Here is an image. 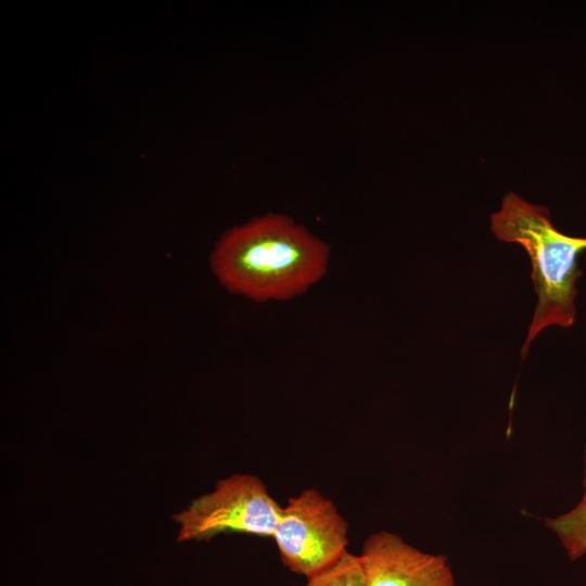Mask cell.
<instances>
[{"mask_svg": "<svg viewBox=\"0 0 586 586\" xmlns=\"http://www.w3.org/2000/svg\"><path fill=\"white\" fill-rule=\"evenodd\" d=\"M329 246L283 214L268 213L227 231L211 266L229 292L255 302L294 298L327 273Z\"/></svg>", "mask_w": 586, "mask_h": 586, "instance_id": "1", "label": "cell"}, {"mask_svg": "<svg viewBox=\"0 0 586 586\" xmlns=\"http://www.w3.org/2000/svg\"><path fill=\"white\" fill-rule=\"evenodd\" d=\"M491 221L498 240L519 243L531 258L537 305L521 351L525 357L543 329L574 324L576 280L582 276L577 259L586 251V238L560 232L545 206L528 203L513 192L502 199Z\"/></svg>", "mask_w": 586, "mask_h": 586, "instance_id": "2", "label": "cell"}, {"mask_svg": "<svg viewBox=\"0 0 586 586\" xmlns=\"http://www.w3.org/2000/svg\"><path fill=\"white\" fill-rule=\"evenodd\" d=\"M347 533L348 524L332 500L316 488H306L281 508L272 539L283 565L307 578L348 551Z\"/></svg>", "mask_w": 586, "mask_h": 586, "instance_id": "4", "label": "cell"}, {"mask_svg": "<svg viewBox=\"0 0 586 586\" xmlns=\"http://www.w3.org/2000/svg\"><path fill=\"white\" fill-rule=\"evenodd\" d=\"M302 586H366L358 555L347 551L328 569L307 577Z\"/></svg>", "mask_w": 586, "mask_h": 586, "instance_id": "7", "label": "cell"}, {"mask_svg": "<svg viewBox=\"0 0 586 586\" xmlns=\"http://www.w3.org/2000/svg\"><path fill=\"white\" fill-rule=\"evenodd\" d=\"M583 485V497L573 509L556 518L545 520V525L556 534L572 561L586 555V445L584 448Z\"/></svg>", "mask_w": 586, "mask_h": 586, "instance_id": "6", "label": "cell"}, {"mask_svg": "<svg viewBox=\"0 0 586 586\" xmlns=\"http://www.w3.org/2000/svg\"><path fill=\"white\" fill-rule=\"evenodd\" d=\"M358 557L366 586H456L445 556L424 552L391 532L369 535Z\"/></svg>", "mask_w": 586, "mask_h": 586, "instance_id": "5", "label": "cell"}, {"mask_svg": "<svg viewBox=\"0 0 586 586\" xmlns=\"http://www.w3.org/2000/svg\"><path fill=\"white\" fill-rule=\"evenodd\" d=\"M281 508L259 477L234 474L173 515L179 524L177 540H208L221 533L272 538Z\"/></svg>", "mask_w": 586, "mask_h": 586, "instance_id": "3", "label": "cell"}]
</instances>
